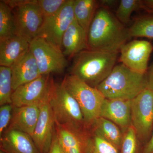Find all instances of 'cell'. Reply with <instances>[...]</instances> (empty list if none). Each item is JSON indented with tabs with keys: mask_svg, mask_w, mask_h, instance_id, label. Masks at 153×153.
Returning a JSON list of instances; mask_svg holds the SVG:
<instances>
[{
	"mask_svg": "<svg viewBox=\"0 0 153 153\" xmlns=\"http://www.w3.org/2000/svg\"><path fill=\"white\" fill-rule=\"evenodd\" d=\"M13 90L10 67L0 66V105L12 104Z\"/></svg>",
	"mask_w": 153,
	"mask_h": 153,
	"instance_id": "25",
	"label": "cell"
},
{
	"mask_svg": "<svg viewBox=\"0 0 153 153\" xmlns=\"http://www.w3.org/2000/svg\"><path fill=\"white\" fill-rule=\"evenodd\" d=\"M87 33L74 19L62 38V52L66 57H74L87 49Z\"/></svg>",
	"mask_w": 153,
	"mask_h": 153,
	"instance_id": "17",
	"label": "cell"
},
{
	"mask_svg": "<svg viewBox=\"0 0 153 153\" xmlns=\"http://www.w3.org/2000/svg\"><path fill=\"white\" fill-rule=\"evenodd\" d=\"M128 28L131 38H153V16H143L137 18Z\"/></svg>",
	"mask_w": 153,
	"mask_h": 153,
	"instance_id": "24",
	"label": "cell"
},
{
	"mask_svg": "<svg viewBox=\"0 0 153 153\" xmlns=\"http://www.w3.org/2000/svg\"><path fill=\"white\" fill-rule=\"evenodd\" d=\"M74 0H68L56 15L44 20L38 32V37L61 51L63 35L74 20Z\"/></svg>",
	"mask_w": 153,
	"mask_h": 153,
	"instance_id": "9",
	"label": "cell"
},
{
	"mask_svg": "<svg viewBox=\"0 0 153 153\" xmlns=\"http://www.w3.org/2000/svg\"><path fill=\"white\" fill-rule=\"evenodd\" d=\"M49 153H64L59 143L55 131L52 146Z\"/></svg>",
	"mask_w": 153,
	"mask_h": 153,
	"instance_id": "30",
	"label": "cell"
},
{
	"mask_svg": "<svg viewBox=\"0 0 153 153\" xmlns=\"http://www.w3.org/2000/svg\"><path fill=\"white\" fill-rule=\"evenodd\" d=\"M55 131L64 153H84L87 133L55 124Z\"/></svg>",
	"mask_w": 153,
	"mask_h": 153,
	"instance_id": "18",
	"label": "cell"
},
{
	"mask_svg": "<svg viewBox=\"0 0 153 153\" xmlns=\"http://www.w3.org/2000/svg\"><path fill=\"white\" fill-rule=\"evenodd\" d=\"M148 85L153 90V63L149 66L147 73Z\"/></svg>",
	"mask_w": 153,
	"mask_h": 153,
	"instance_id": "33",
	"label": "cell"
},
{
	"mask_svg": "<svg viewBox=\"0 0 153 153\" xmlns=\"http://www.w3.org/2000/svg\"><path fill=\"white\" fill-rule=\"evenodd\" d=\"M142 153H153V133L150 140L146 145Z\"/></svg>",
	"mask_w": 153,
	"mask_h": 153,
	"instance_id": "34",
	"label": "cell"
},
{
	"mask_svg": "<svg viewBox=\"0 0 153 153\" xmlns=\"http://www.w3.org/2000/svg\"><path fill=\"white\" fill-rule=\"evenodd\" d=\"M148 86L147 74L134 71L121 63L114 66L96 88L108 99L132 100Z\"/></svg>",
	"mask_w": 153,
	"mask_h": 153,
	"instance_id": "3",
	"label": "cell"
},
{
	"mask_svg": "<svg viewBox=\"0 0 153 153\" xmlns=\"http://www.w3.org/2000/svg\"><path fill=\"white\" fill-rule=\"evenodd\" d=\"M94 132L118 150L121 148L123 136L118 126L111 121L99 117L91 125Z\"/></svg>",
	"mask_w": 153,
	"mask_h": 153,
	"instance_id": "20",
	"label": "cell"
},
{
	"mask_svg": "<svg viewBox=\"0 0 153 153\" xmlns=\"http://www.w3.org/2000/svg\"><path fill=\"white\" fill-rule=\"evenodd\" d=\"M29 49L36 59L41 75L61 74L68 66V61L62 51L44 38H35L30 42Z\"/></svg>",
	"mask_w": 153,
	"mask_h": 153,
	"instance_id": "6",
	"label": "cell"
},
{
	"mask_svg": "<svg viewBox=\"0 0 153 153\" xmlns=\"http://www.w3.org/2000/svg\"><path fill=\"white\" fill-rule=\"evenodd\" d=\"M88 134L84 145V153H119L114 146L97 134Z\"/></svg>",
	"mask_w": 153,
	"mask_h": 153,
	"instance_id": "23",
	"label": "cell"
},
{
	"mask_svg": "<svg viewBox=\"0 0 153 153\" xmlns=\"http://www.w3.org/2000/svg\"><path fill=\"white\" fill-rule=\"evenodd\" d=\"M131 100L105 98L100 117L111 121L126 131L131 126Z\"/></svg>",
	"mask_w": 153,
	"mask_h": 153,
	"instance_id": "14",
	"label": "cell"
},
{
	"mask_svg": "<svg viewBox=\"0 0 153 153\" xmlns=\"http://www.w3.org/2000/svg\"><path fill=\"white\" fill-rule=\"evenodd\" d=\"M10 68L13 91L21 85L31 82L42 75L30 49L14 62Z\"/></svg>",
	"mask_w": 153,
	"mask_h": 153,
	"instance_id": "13",
	"label": "cell"
},
{
	"mask_svg": "<svg viewBox=\"0 0 153 153\" xmlns=\"http://www.w3.org/2000/svg\"><path fill=\"white\" fill-rule=\"evenodd\" d=\"M68 0H38L44 20L55 16L67 2Z\"/></svg>",
	"mask_w": 153,
	"mask_h": 153,
	"instance_id": "27",
	"label": "cell"
},
{
	"mask_svg": "<svg viewBox=\"0 0 153 153\" xmlns=\"http://www.w3.org/2000/svg\"><path fill=\"white\" fill-rule=\"evenodd\" d=\"M54 82L50 75H42L21 85L13 92L12 104L16 107L41 104L49 97Z\"/></svg>",
	"mask_w": 153,
	"mask_h": 153,
	"instance_id": "10",
	"label": "cell"
},
{
	"mask_svg": "<svg viewBox=\"0 0 153 153\" xmlns=\"http://www.w3.org/2000/svg\"><path fill=\"white\" fill-rule=\"evenodd\" d=\"M99 2V5H100V7L109 9L115 5L117 3V1L114 0H102Z\"/></svg>",
	"mask_w": 153,
	"mask_h": 153,
	"instance_id": "32",
	"label": "cell"
},
{
	"mask_svg": "<svg viewBox=\"0 0 153 153\" xmlns=\"http://www.w3.org/2000/svg\"><path fill=\"white\" fill-rule=\"evenodd\" d=\"M40 105L13 106L12 120L7 131H18L32 137L40 114Z\"/></svg>",
	"mask_w": 153,
	"mask_h": 153,
	"instance_id": "15",
	"label": "cell"
},
{
	"mask_svg": "<svg viewBox=\"0 0 153 153\" xmlns=\"http://www.w3.org/2000/svg\"><path fill=\"white\" fill-rule=\"evenodd\" d=\"M121 146V153H136L137 137L132 126H130L125 131Z\"/></svg>",
	"mask_w": 153,
	"mask_h": 153,
	"instance_id": "28",
	"label": "cell"
},
{
	"mask_svg": "<svg viewBox=\"0 0 153 153\" xmlns=\"http://www.w3.org/2000/svg\"><path fill=\"white\" fill-rule=\"evenodd\" d=\"M16 35V29L12 9L0 1V41Z\"/></svg>",
	"mask_w": 153,
	"mask_h": 153,
	"instance_id": "22",
	"label": "cell"
},
{
	"mask_svg": "<svg viewBox=\"0 0 153 153\" xmlns=\"http://www.w3.org/2000/svg\"><path fill=\"white\" fill-rule=\"evenodd\" d=\"M87 49L118 53L132 38L128 28L120 22L109 9L99 7L87 34Z\"/></svg>",
	"mask_w": 153,
	"mask_h": 153,
	"instance_id": "1",
	"label": "cell"
},
{
	"mask_svg": "<svg viewBox=\"0 0 153 153\" xmlns=\"http://www.w3.org/2000/svg\"><path fill=\"white\" fill-rule=\"evenodd\" d=\"M49 98V96L40 105V114L32 136L40 153H49L55 134V117Z\"/></svg>",
	"mask_w": 153,
	"mask_h": 153,
	"instance_id": "12",
	"label": "cell"
},
{
	"mask_svg": "<svg viewBox=\"0 0 153 153\" xmlns=\"http://www.w3.org/2000/svg\"><path fill=\"white\" fill-rule=\"evenodd\" d=\"M0 148L6 153H40L31 136L16 130L7 131L0 137Z\"/></svg>",
	"mask_w": 153,
	"mask_h": 153,
	"instance_id": "16",
	"label": "cell"
},
{
	"mask_svg": "<svg viewBox=\"0 0 153 153\" xmlns=\"http://www.w3.org/2000/svg\"><path fill=\"white\" fill-rule=\"evenodd\" d=\"M49 102L56 124L76 130L86 126L78 102L62 83L54 82Z\"/></svg>",
	"mask_w": 153,
	"mask_h": 153,
	"instance_id": "4",
	"label": "cell"
},
{
	"mask_svg": "<svg viewBox=\"0 0 153 153\" xmlns=\"http://www.w3.org/2000/svg\"><path fill=\"white\" fill-rule=\"evenodd\" d=\"M36 0H28L24 4L12 9L16 35L30 43L38 37L44 18Z\"/></svg>",
	"mask_w": 153,
	"mask_h": 153,
	"instance_id": "8",
	"label": "cell"
},
{
	"mask_svg": "<svg viewBox=\"0 0 153 153\" xmlns=\"http://www.w3.org/2000/svg\"><path fill=\"white\" fill-rule=\"evenodd\" d=\"M153 50V45L149 41L134 40L128 42L120 49V61L134 71L147 74Z\"/></svg>",
	"mask_w": 153,
	"mask_h": 153,
	"instance_id": "11",
	"label": "cell"
},
{
	"mask_svg": "<svg viewBox=\"0 0 153 153\" xmlns=\"http://www.w3.org/2000/svg\"><path fill=\"white\" fill-rule=\"evenodd\" d=\"M118 53L85 49L73 57L70 74L96 88L116 66Z\"/></svg>",
	"mask_w": 153,
	"mask_h": 153,
	"instance_id": "2",
	"label": "cell"
},
{
	"mask_svg": "<svg viewBox=\"0 0 153 153\" xmlns=\"http://www.w3.org/2000/svg\"><path fill=\"white\" fill-rule=\"evenodd\" d=\"M99 6L95 0H74V19L87 34Z\"/></svg>",
	"mask_w": 153,
	"mask_h": 153,
	"instance_id": "21",
	"label": "cell"
},
{
	"mask_svg": "<svg viewBox=\"0 0 153 153\" xmlns=\"http://www.w3.org/2000/svg\"><path fill=\"white\" fill-rule=\"evenodd\" d=\"M0 153H6L5 152H3V151L2 150H0Z\"/></svg>",
	"mask_w": 153,
	"mask_h": 153,
	"instance_id": "35",
	"label": "cell"
},
{
	"mask_svg": "<svg viewBox=\"0 0 153 153\" xmlns=\"http://www.w3.org/2000/svg\"><path fill=\"white\" fill-rule=\"evenodd\" d=\"M141 9V0H121L116 11L115 16L124 25L131 22V16L134 11Z\"/></svg>",
	"mask_w": 153,
	"mask_h": 153,
	"instance_id": "26",
	"label": "cell"
},
{
	"mask_svg": "<svg viewBox=\"0 0 153 153\" xmlns=\"http://www.w3.org/2000/svg\"><path fill=\"white\" fill-rule=\"evenodd\" d=\"M131 125L138 138L147 139L153 126V90L149 85L131 100Z\"/></svg>",
	"mask_w": 153,
	"mask_h": 153,
	"instance_id": "7",
	"label": "cell"
},
{
	"mask_svg": "<svg viewBox=\"0 0 153 153\" xmlns=\"http://www.w3.org/2000/svg\"><path fill=\"white\" fill-rule=\"evenodd\" d=\"M141 9L153 16V0L141 1Z\"/></svg>",
	"mask_w": 153,
	"mask_h": 153,
	"instance_id": "31",
	"label": "cell"
},
{
	"mask_svg": "<svg viewBox=\"0 0 153 153\" xmlns=\"http://www.w3.org/2000/svg\"><path fill=\"white\" fill-rule=\"evenodd\" d=\"M13 105H4L0 107V137L8 128L13 116Z\"/></svg>",
	"mask_w": 153,
	"mask_h": 153,
	"instance_id": "29",
	"label": "cell"
},
{
	"mask_svg": "<svg viewBox=\"0 0 153 153\" xmlns=\"http://www.w3.org/2000/svg\"><path fill=\"white\" fill-rule=\"evenodd\" d=\"M30 43L18 35L0 41V66L10 67L30 48Z\"/></svg>",
	"mask_w": 153,
	"mask_h": 153,
	"instance_id": "19",
	"label": "cell"
},
{
	"mask_svg": "<svg viewBox=\"0 0 153 153\" xmlns=\"http://www.w3.org/2000/svg\"><path fill=\"white\" fill-rule=\"evenodd\" d=\"M62 83L78 102L86 125H91L100 117L105 97L96 88L91 87L72 74L66 75Z\"/></svg>",
	"mask_w": 153,
	"mask_h": 153,
	"instance_id": "5",
	"label": "cell"
}]
</instances>
